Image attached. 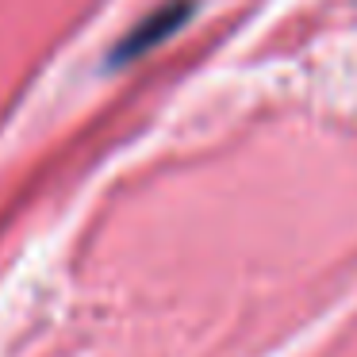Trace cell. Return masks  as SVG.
<instances>
[{"label": "cell", "instance_id": "6da1fadb", "mask_svg": "<svg viewBox=\"0 0 357 357\" xmlns=\"http://www.w3.org/2000/svg\"><path fill=\"white\" fill-rule=\"evenodd\" d=\"M188 16H192V0H169V4H162V8L150 12V16L142 20V24L135 27V31L116 47V54H112V66L135 62V58L146 54L150 47H158L162 39H169V35L177 31V27L185 24Z\"/></svg>", "mask_w": 357, "mask_h": 357}]
</instances>
